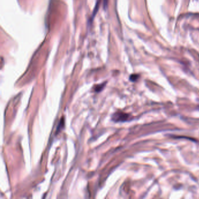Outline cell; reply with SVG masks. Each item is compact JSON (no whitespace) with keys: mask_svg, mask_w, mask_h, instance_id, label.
Returning <instances> with one entry per match:
<instances>
[{"mask_svg":"<svg viewBox=\"0 0 199 199\" xmlns=\"http://www.w3.org/2000/svg\"><path fill=\"white\" fill-rule=\"evenodd\" d=\"M129 117L130 115L129 114L122 112H118L113 115L112 120L115 122H124L128 120Z\"/></svg>","mask_w":199,"mask_h":199,"instance_id":"obj_1","label":"cell"},{"mask_svg":"<svg viewBox=\"0 0 199 199\" xmlns=\"http://www.w3.org/2000/svg\"><path fill=\"white\" fill-rule=\"evenodd\" d=\"M105 84H106V82L104 83V84H101V85H97L95 89V91L97 92H99L100 91H101L102 90V89L103 88V87L105 86Z\"/></svg>","mask_w":199,"mask_h":199,"instance_id":"obj_2","label":"cell"},{"mask_svg":"<svg viewBox=\"0 0 199 199\" xmlns=\"http://www.w3.org/2000/svg\"><path fill=\"white\" fill-rule=\"evenodd\" d=\"M138 78V75H137V74H133L132 75L130 76V81H133V82H134Z\"/></svg>","mask_w":199,"mask_h":199,"instance_id":"obj_3","label":"cell"}]
</instances>
